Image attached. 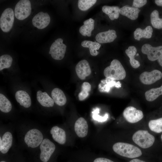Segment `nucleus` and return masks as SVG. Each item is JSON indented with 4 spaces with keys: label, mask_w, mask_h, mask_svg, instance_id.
Masks as SVG:
<instances>
[{
    "label": "nucleus",
    "mask_w": 162,
    "mask_h": 162,
    "mask_svg": "<svg viewBox=\"0 0 162 162\" xmlns=\"http://www.w3.org/2000/svg\"><path fill=\"white\" fill-rule=\"evenodd\" d=\"M133 142L143 148H147L152 146L155 141V137L146 130H139L136 131L132 137Z\"/></svg>",
    "instance_id": "4"
},
{
    "label": "nucleus",
    "mask_w": 162,
    "mask_h": 162,
    "mask_svg": "<svg viewBox=\"0 0 162 162\" xmlns=\"http://www.w3.org/2000/svg\"><path fill=\"white\" fill-rule=\"evenodd\" d=\"M160 138H161V141L162 142V134L161 135Z\"/></svg>",
    "instance_id": "40"
},
{
    "label": "nucleus",
    "mask_w": 162,
    "mask_h": 162,
    "mask_svg": "<svg viewBox=\"0 0 162 162\" xmlns=\"http://www.w3.org/2000/svg\"><path fill=\"white\" fill-rule=\"evenodd\" d=\"M150 19L151 23L153 27L158 29L162 28V18H159L157 10H154L152 12Z\"/></svg>",
    "instance_id": "30"
},
{
    "label": "nucleus",
    "mask_w": 162,
    "mask_h": 162,
    "mask_svg": "<svg viewBox=\"0 0 162 162\" xmlns=\"http://www.w3.org/2000/svg\"><path fill=\"white\" fill-rule=\"evenodd\" d=\"M140 10L138 8L128 5H125L120 9L119 13L133 20L137 19Z\"/></svg>",
    "instance_id": "19"
},
{
    "label": "nucleus",
    "mask_w": 162,
    "mask_h": 162,
    "mask_svg": "<svg viewBox=\"0 0 162 162\" xmlns=\"http://www.w3.org/2000/svg\"><path fill=\"white\" fill-rule=\"evenodd\" d=\"M0 134V152L6 154L13 146V132L10 128L2 126Z\"/></svg>",
    "instance_id": "5"
},
{
    "label": "nucleus",
    "mask_w": 162,
    "mask_h": 162,
    "mask_svg": "<svg viewBox=\"0 0 162 162\" xmlns=\"http://www.w3.org/2000/svg\"><path fill=\"white\" fill-rule=\"evenodd\" d=\"M125 120L130 123H135L140 121L144 117L142 112L133 106L126 107L123 112Z\"/></svg>",
    "instance_id": "10"
},
{
    "label": "nucleus",
    "mask_w": 162,
    "mask_h": 162,
    "mask_svg": "<svg viewBox=\"0 0 162 162\" xmlns=\"http://www.w3.org/2000/svg\"><path fill=\"white\" fill-rule=\"evenodd\" d=\"M105 76L113 80H121L126 76V72L120 62L114 59L110 66L106 67L104 71Z\"/></svg>",
    "instance_id": "3"
},
{
    "label": "nucleus",
    "mask_w": 162,
    "mask_h": 162,
    "mask_svg": "<svg viewBox=\"0 0 162 162\" xmlns=\"http://www.w3.org/2000/svg\"><path fill=\"white\" fill-rule=\"evenodd\" d=\"M93 162H114L108 158H99L94 160Z\"/></svg>",
    "instance_id": "36"
},
{
    "label": "nucleus",
    "mask_w": 162,
    "mask_h": 162,
    "mask_svg": "<svg viewBox=\"0 0 162 162\" xmlns=\"http://www.w3.org/2000/svg\"><path fill=\"white\" fill-rule=\"evenodd\" d=\"M31 4L28 0L19 1L15 6L14 14L19 20H23L28 17L31 12Z\"/></svg>",
    "instance_id": "7"
},
{
    "label": "nucleus",
    "mask_w": 162,
    "mask_h": 162,
    "mask_svg": "<svg viewBox=\"0 0 162 162\" xmlns=\"http://www.w3.org/2000/svg\"><path fill=\"white\" fill-rule=\"evenodd\" d=\"M113 151L123 157L135 158L141 156L142 153L138 147L132 144L122 142L116 143L112 147Z\"/></svg>",
    "instance_id": "2"
},
{
    "label": "nucleus",
    "mask_w": 162,
    "mask_h": 162,
    "mask_svg": "<svg viewBox=\"0 0 162 162\" xmlns=\"http://www.w3.org/2000/svg\"><path fill=\"white\" fill-rule=\"evenodd\" d=\"M155 2L158 6H162V0H156Z\"/></svg>",
    "instance_id": "38"
},
{
    "label": "nucleus",
    "mask_w": 162,
    "mask_h": 162,
    "mask_svg": "<svg viewBox=\"0 0 162 162\" xmlns=\"http://www.w3.org/2000/svg\"><path fill=\"white\" fill-rule=\"evenodd\" d=\"M120 9L117 6L104 5L102 8V10L108 16L111 20H113L118 18Z\"/></svg>",
    "instance_id": "24"
},
{
    "label": "nucleus",
    "mask_w": 162,
    "mask_h": 162,
    "mask_svg": "<svg viewBox=\"0 0 162 162\" xmlns=\"http://www.w3.org/2000/svg\"><path fill=\"white\" fill-rule=\"evenodd\" d=\"M13 61L12 57L8 54L3 55L0 57V70L10 68Z\"/></svg>",
    "instance_id": "32"
},
{
    "label": "nucleus",
    "mask_w": 162,
    "mask_h": 162,
    "mask_svg": "<svg viewBox=\"0 0 162 162\" xmlns=\"http://www.w3.org/2000/svg\"><path fill=\"white\" fill-rule=\"evenodd\" d=\"M50 132L54 141L62 145L66 143V134L64 129L58 126H55L51 128Z\"/></svg>",
    "instance_id": "14"
},
{
    "label": "nucleus",
    "mask_w": 162,
    "mask_h": 162,
    "mask_svg": "<svg viewBox=\"0 0 162 162\" xmlns=\"http://www.w3.org/2000/svg\"><path fill=\"white\" fill-rule=\"evenodd\" d=\"M74 128L77 136L81 138L86 136L88 134V126L86 121L83 117H80L76 122Z\"/></svg>",
    "instance_id": "17"
},
{
    "label": "nucleus",
    "mask_w": 162,
    "mask_h": 162,
    "mask_svg": "<svg viewBox=\"0 0 162 162\" xmlns=\"http://www.w3.org/2000/svg\"><path fill=\"white\" fill-rule=\"evenodd\" d=\"M14 19L13 9L10 8L5 9L0 18V27L1 30L5 32H9L12 27Z\"/></svg>",
    "instance_id": "9"
},
{
    "label": "nucleus",
    "mask_w": 162,
    "mask_h": 162,
    "mask_svg": "<svg viewBox=\"0 0 162 162\" xmlns=\"http://www.w3.org/2000/svg\"><path fill=\"white\" fill-rule=\"evenodd\" d=\"M15 97L16 101L20 105L25 108H28L31 105L30 97L26 92L19 90L16 92Z\"/></svg>",
    "instance_id": "18"
},
{
    "label": "nucleus",
    "mask_w": 162,
    "mask_h": 162,
    "mask_svg": "<svg viewBox=\"0 0 162 162\" xmlns=\"http://www.w3.org/2000/svg\"><path fill=\"white\" fill-rule=\"evenodd\" d=\"M56 149L55 144L46 136L44 139L38 149L40 160L42 162H48Z\"/></svg>",
    "instance_id": "6"
},
{
    "label": "nucleus",
    "mask_w": 162,
    "mask_h": 162,
    "mask_svg": "<svg viewBox=\"0 0 162 162\" xmlns=\"http://www.w3.org/2000/svg\"><path fill=\"white\" fill-rule=\"evenodd\" d=\"M94 20L91 18L85 20L83 25L80 28V33L83 36L90 37L92 32L94 28Z\"/></svg>",
    "instance_id": "22"
},
{
    "label": "nucleus",
    "mask_w": 162,
    "mask_h": 162,
    "mask_svg": "<svg viewBox=\"0 0 162 162\" xmlns=\"http://www.w3.org/2000/svg\"><path fill=\"white\" fill-rule=\"evenodd\" d=\"M37 99L40 104L43 107H50L54 105L53 99L45 92L38 91L37 93Z\"/></svg>",
    "instance_id": "20"
},
{
    "label": "nucleus",
    "mask_w": 162,
    "mask_h": 162,
    "mask_svg": "<svg viewBox=\"0 0 162 162\" xmlns=\"http://www.w3.org/2000/svg\"><path fill=\"white\" fill-rule=\"evenodd\" d=\"M81 45L83 47L89 49L91 55L93 56H97L98 54L97 50H98L101 46L100 44L91 41L85 40L82 42Z\"/></svg>",
    "instance_id": "26"
},
{
    "label": "nucleus",
    "mask_w": 162,
    "mask_h": 162,
    "mask_svg": "<svg viewBox=\"0 0 162 162\" xmlns=\"http://www.w3.org/2000/svg\"><path fill=\"white\" fill-rule=\"evenodd\" d=\"M153 29L151 26H147L144 29L137 28L134 32V37L135 39L140 40L141 38H150L152 35Z\"/></svg>",
    "instance_id": "23"
},
{
    "label": "nucleus",
    "mask_w": 162,
    "mask_h": 162,
    "mask_svg": "<svg viewBox=\"0 0 162 162\" xmlns=\"http://www.w3.org/2000/svg\"><path fill=\"white\" fill-rule=\"evenodd\" d=\"M117 37L116 31L113 29L100 32L95 37L97 41L100 44L110 43L113 42Z\"/></svg>",
    "instance_id": "16"
},
{
    "label": "nucleus",
    "mask_w": 162,
    "mask_h": 162,
    "mask_svg": "<svg viewBox=\"0 0 162 162\" xmlns=\"http://www.w3.org/2000/svg\"><path fill=\"white\" fill-rule=\"evenodd\" d=\"M142 52L147 55L148 60L153 61L158 60L162 55V46L153 47L149 44H144L142 47Z\"/></svg>",
    "instance_id": "11"
},
{
    "label": "nucleus",
    "mask_w": 162,
    "mask_h": 162,
    "mask_svg": "<svg viewBox=\"0 0 162 162\" xmlns=\"http://www.w3.org/2000/svg\"><path fill=\"white\" fill-rule=\"evenodd\" d=\"M81 88V91L78 94L79 98L80 101L84 100L88 97L91 86L89 83L84 82L82 83Z\"/></svg>",
    "instance_id": "31"
},
{
    "label": "nucleus",
    "mask_w": 162,
    "mask_h": 162,
    "mask_svg": "<svg viewBox=\"0 0 162 162\" xmlns=\"http://www.w3.org/2000/svg\"><path fill=\"white\" fill-rule=\"evenodd\" d=\"M50 19V17L47 13L40 12L34 17L32 23L34 26L39 29H42L49 24Z\"/></svg>",
    "instance_id": "13"
},
{
    "label": "nucleus",
    "mask_w": 162,
    "mask_h": 162,
    "mask_svg": "<svg viewBox=\"0 0 162 162\" xmlns=\"http://www.w3.org/2000/svg\"><path fill=\"white\" fill-rule=\"evenodd\" d=\"M162 73L159 70H154L150 72L145 71L142 73L139 76L141 82L145 85H151L160 79Z\"/></svg>",
    "instance_id": "12"
},
{
    "label": "nucleus",
    "mask_w": 162,
    "mask_h": 162,
    "mask_svg": "<svg viewBox=\"0 0 162 162\" xmlns=\"http://www.w3.org/2000/svg\"><path fill=\"white\" fill-rule=\"evenodd\" d=\"M51 96L54 102L58 105H64L67 102L66 97L63 91L58 88H54L51 92Z\"/></svg>",
    "instance_id": "21"
},
{
    "label": "nucleus",
    "mask_w": 162,
    "mask_h": 162,
    "mask_svg": "<svg viewBox=\"0 0 162 162\" xmlns=\"http://www.w3.org/2000/svg\"><path fill=\"white\" fill-rule=\"evenodd\" d=\"M99 110L98 109H97L94 112V114L93 115L94 118L96 119H100L102 121H105L108 118V114H106L103 117L100 116H99L97 115L98 112H99Z\"/></svg>",
    "instance_id": "35"
},
{
    "label": "nucleus",
    "mask_w": 162,
    "mask_h": 162,
    "mask_svg": "<svg viewBox=\"0 0 162 162\" xmlns=\"http://www.w3.org/2000/svg\"><path fill=\"white\" fill-rule=\"evenodd\" d=\"M12 108V104L9 100L3 94H0V110L4 113L10 112Z\"/></svg>",
    "instance_id": "28"
},
{
    "label": "nucleus",
    "mask_w": 162,
    "mask_h": 162,
    "mask_svg": "<svg viewBox=\"0 0 162 162\" xmlns=\"http://www.w3.org/2000/svg\"><path fill=\"white\" fill-rule=\"evenodd\" d=\"M136 52L137 50L134 46H129L125 51L126 54L130 58V62L131 66L134 68H137L140 66L139 62L134 58Z\"/></svg>",
    "instance_id": "25"
},
{
    "label": "nucleus",
    "mask_w": 162,
    "mask_h": 162,
    "mask_svg": "<svg viewBox=\"0 0 162 162\" xmlns=\"http://www.w3.org/2000/svg\"><path fill=\"white\" fill-rule=\"evenodd\" d=\"M63 42L62 39L58 38L55 40L50 48L49 53L55 60H60L64 57L67 46Z\"/></svg>",
    "instance_id": "8"
},
{
    "label": "nucleus",
    "mask_w": 162,
    "mask_h": 162,
    "mask_svg": "<svg viewBox=\"0 0 162 162\" xmlns=\"http://www.w3.org/2000/svg\"><path fill=\"white\" fill-rule=\"evenodd\" d=\"M76 74L78 77L81 80H84L91 73V70L88 62L83 59L80 61L75 67Z\"/></svg>",
    "instance_id": "15"
},
{
    "label": "nucleus",
    "mask_w": 162,
    "mask_h": 162,
    "mask_svg": "<svg viewBox=\"0 0 162 162\" xmlns=\"http://www.w3.org/2000/svg\"><path fill=\"white\" fill-rule=\"evenodd\" d=\"M0 162H6L4 160H2L0 161Z\"/></svg>",
    "instance_id": "41"
},
{
    "label": "nucleus",
    "mask_w": 162,
    "mask_h": 162,
    "mask_svg": "<svg viewBox=\"0 0 162 162\" xmlns=\"http://www.w3.org/2000/svg\"><path fill=\"white\" fill-rule=\"evenodd\" d=\"M147 2L146 0H134L133 1L132 7L136 8H140L145 5Z\"/></svg>",
    "instance_id": "34"
},
{
    "label": "nucleus",
    "mask_w": 162,
    "mask_h": 162,
    "mask_svg": "<svg viewBox=\"0 0 162 162\" xmlns=\"http://www.w3.org/2000/svg\"><path fill=\"white\" fill-rule=\"evenodd\" d=\"M161 95H162V85L160 87L148 90L145 94L146 100L150 102L155 100Z\"/></svg>",
    "instance_id": "27"
},
{
    "label": "nucleus",
    "mask_w": 162,
    "mask_h": 162,
    "mask_svg": "<svg viewBox=\"0 0 162 162\" xmlns=\"http://www.w3.org/2000/svg\"><path fill=\"white\" fill-rule=\"evenodd\" d=\"M97 1L96 0H79L78 2V7L81 10H86L94 5Z\"/></svg>",
    "instance_id": "33"
},
{
    "label": "nucleus",
    "mask_w": 162,
    "mask_h": 162,
    "mask_svg": "<svg viewBox=\"0 0 162 162\" xmlns=\"http://www.w3.org/2000/svg\"><path fill=\"white\" fill-rule=\"evenodd\" d=\"M129 162H146V161L140 160L137 158H134L130 160Z\"/></svg>",
    "instance_id": "37"
},
{
    "label": "nucleus",
    "mask_w": 162,
    "mask_h": 162,
    "mask_svg": "<svg viewBox=\"0 0 162 162\" xmlns=\"http://www.w3.org/2000/svg\"><path fill=\"white\" fill-rule=\"evenodd\" d=\"M148 125L152 131L157 133L162 132V118L150 120Z\"/></svg>",
    "instance_id": "29"
},
{
    "label": "nucleus",
    "mask_w": 162,
    "mask_h": 162,
    "mask_svg": "<svg viewBox=\"0 0 162 162\" xmlns=\"http://www.w3.org/2000/svg\"><path fill=\"white\" fill-rule=\"evenodd\" d=\"M20 133L22 145L26 148L38 149L45 136L42 130L34 126L22 127Z\"/></svg>",
    "instance_id": "1"
},
{
    "label": "nucleus",
    "mask_w": 162,
    "mask_h": 162,
    "mask_svg": "<svg viewBox=\"0 0 162 162\" xmlns=\"http://www.w3.org/2000/svg\"><path fill=\"white\" fill-rule=\"evenodd\" d=\"M158 62L159 64L162 66V55L160 57L158 60Z\"/></svg>",
    "instance_id": "39"
}]
</instances>
